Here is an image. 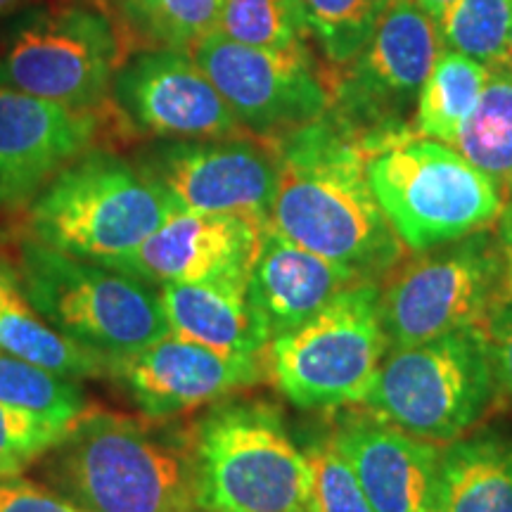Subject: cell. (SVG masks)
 Returning a JSON list of instances; mask_svg holds the SVG:
<instances>
[{
	"instance_id": "obj_1",
	"label": "cell",
	"mask_w": 512,
	"mask_h": 512,
	"mask_svg": "<svg viewBox=\"0 0 512 512\" xmlns=\"http://www.w3.org/2000/svg\"><path fill=\"white\" fill-rule=\"evenodd\" d=\"M278 159V188L266 226L370 280H382L403 256L366 178V147L328 112L268 143Z\"/></svg>"
},
{
	"instance_id": "obj_2",
	"label": "cell",
	"mask_w": 512,
	"mask_h": 512,
	"mask_svg": "<svg viewBox=\"0 0 512 512\" xmlns=\"http://www.w3.org/2000/svg\"><path fill=\"white\" fill-rule=\"evenodd\" d=\"M88 406L31 467L83 512H181L195 501L190 434Z\"/></svg>"
},
{
	"instance_id": "obj_3",
	"label": "cell",
	"mask_w": 512,
	"mask_h": 512,
	"mask_svg": "<svg viewBox=\"0 0 512 512\" xmlns=\"http://www.w3.org/2000/svg\"><path fill=\"white\" fill-rule=\"evenodd\" d=\"M195 501L216 512H309L311 467L278 406L228 396L188 430Z\"/></svg>"
},
{
	"instance_id": "obj_4",
	"label": "cell",
	"mask_w": 512,
	"mask_h": 512,
	"mask_svg": "<svg viewBox=\"0 0 512 512\" xmlns=\"http://www.w3.org/2000/svg\"><path fill=\"white\" fill-rule=\"evenodd\" d=\"M176 204L136 162L86 150L27 204L31 238L76 259L110 266L143 245Z\"/></svg>"
},
{
	"instance_id": "obj_5",
	"label": "cell",
	"mask_w": 512,
	"mask_h": 512,
	"mask_svg": "<svg viewBox=\"0 0 512 512\" xmlns=\"http://www.w3.org/2000/svg\"><path fill=\"white\" fill-rule=\"evenodd\" d=\"M366 178L384 219L408 252L448 245L494 228L503 190L456 147L415 131L366 152Z\"/></svg>"
},
{
	"instance_id": "obj_6",
	"label": "cell",
	"mask_w": 512,
	"mask_h": 512,
	"mask_svg": "<svg viewBox=\"0 0 512 512\" xmlns=\"http://www.w3.org/2000/svg\"><path fill=\"white\" fill-rule=\"evenodd\" d=\"M12 273L38 318L107 356H133L169 335L157 287L119 268L24 238Z\"/></svg>"
},
{
	"instance_id": "obj_7",
	"label": "cell",
	"mask_w": 512,
	"mask_h": 512,
	"mask_svg": "<svg viewBox=\"0 0 512 512\" xmlns=\"http://www.w3.org/2000/svg\"><path fill=\"white\" fill-rule=\"evenodd\" d=\"M124 57L98 5H29L0 27V86L76 112L102 110Z\"/></svg>"
},
{
	"instance_id": "obj_8",
	"label": "cell",
	"mask_w": 512,
	"mask_h": 512,
	"mask_svg": "<svg viewBox=\"0 0 512 512\" xmlns=\"http://www.w3.org/2000/svg\"><path fill=\"white\" fill-rule=\"evenodd\" d=\"M380 283L351 285L299 328L271 339L268 380L292 406L337 411L366 401L389 351Z\"/></svg>"
},
{
	"instance_id": "obj_9",
	"label": "cell",
	"mask_w": 512,
	"mask_h": 512,
	"mask_svg": "<svg viewBox=\"0 0 512 512\" xmlns=\"http://www.w3.org/2000/svg\"><path fill=\"white\" fill-rule=\"evenodd\" d=\"M363 406L375 418L432 444L465 437L494 406L482 328L389 349Z\"/></svg>"
},
{
	"instance_id": "obj_10",
	"label": "cell",
	"mask_w": 512,
	"mask_h": 512,
	"mask_svg": "<svg viewBox=\"0 0 512 512\" xmlns=\"http://www.w3.org/2000/svg\"><path fill=\"white\" fill-rule=\"evenodd\" d=\"M501 304V252L494 228L399 261L380 283L389 349L482 328Z\"/></svg>"
},
{
	"instance_id": "obj_11",
	"label": "cell",
	"mask_w": 512,
	"mask_h": 512,
	"mask_svg": "<svg viewBox=\"0 0 512 512\" xmlns=\"http://www.w3.org/2000/svg\"><path fill=\"white\" fill-rule=\"evenodd\" d=\"M444 50L439 22L413 0H392L366 50L332 69V107L356 131L366 152L382 140L413 131L422 86Z\"/></svg>"
},
{
	"instance_id": "obj_12",
	"label": "cell",
	"mask_w": 512,
	"mask_h": 512,
	"mask_svg": "<svg viewBox=\"0 0 512 512\" xmlns=\"http://www.w3.org/2000/svg\"><path fill=\"white\" fill-rule=\"evenodd\" d=\"M192 57L249 136L275 143L330 112L332 69L313 60L309 46L252 48L211 31Z\"/></svg>"
},
{
	"instance_id": "obj_13",
	"label": "cell",
	"mask_w": 512,
	"mask_h": 512,
	"mask_svg": "<svg viewBox=\"0 0 512 512\" xmlns=\"http://www.w3.org/2000/svg\"><path fill=\"white\" fill-rule=\"evenodd\" d=\"M136 164L176 209L268 223L278 188V159L264 140H157L138 152Z\"/></svg>"
},
{
	"instance_id": "obj_14",
	"label": "cell",
	"mask_w": 512,
	"mask_h": 512,
	"mask_svg": "<svg viewBox=\"0 0 512 512\" xmlns=\"http://www.w3.org/2000/svg\"><path fill=\"white\" fill-rule=\"evenodd\" d=\"M110 100L128 131L155 140L249 136L188 50L143 48L126 55Z\"/></svg>"
},
{
	"instance_id": "obj_15",
	"label": "cell",
	"mask_w": 512,
	"mask_h": 512,
	"mask_svg": "<svg viewBox=\"0 0 512 512\" xmlns=\"http://www.w3.org/2000/svg\"><path fill=\"white\" fill-rule=\"evenodd\" d=\"M266 377V354L230 356L174 335L121 358L114 373L140 415L152 420H174L242 394Z\"/></svg>"
},
{
	"instance_id": "obj_16",
	"label": "cell",
	"mask_w": 512,
	"mask_h": 512,
	"mask_svg": "<svg viewBox=\"0 0 512 512\" xmlns=\"http://www.w3.org/2000/svg\"><path fill=\"white\" fill-rule=\"evenodd\" d=\"M264 228V223L242 216L176 209L143 245L110 266L155 287L247 280Z\"/></svg>"
},
{
	"instance_id": "obj_17",
	"label": "cell",
	"mask_w": 512,
	"mask_h": 512,
	"mask_svg": "<svg viewBox=\"0 0 512 512\" xmlns=\"http://www.w3.org/2000/svg\"><path fill=\"white\" fill-rule=\"evenodd\" d=\"M98 131L95 112L0 86V211L27 207L57 171L91 150Z\"/></svg>"
},
{
	"instance_id": "obj_18",
	"label": "cell",
	"mask_w": 512,
	"mask_h": 512,
	"mask_svg": "<svg viewBox=\"0 0 512 512\" xmlns=\"http://www.w3.org/2000/svg\"><path fill=\"white\" fill-rule=\"evenodd\" d=\"M375 512H432L441 448L373 413L344 415L330 434Z\"/></svg>"
},
{
	"instance_id": "obj_19",
	"label": "cell",
	"mask_w": 512,
	"mask_h": 512,
	"mask_svg": "<svg viewBox=\"0 0 512 512\" xmlns=\"http://www.w3.org/2000/svg\"><path fill=\"white\" fill-rule=\"evenodd\" d=\"M361 280L370 278L294 245L266 226L247 278V297L273 339L299 328Z\"/></svg>"
},
{
	"instance_id": "obj_20",
	"label": "cell",
	"mask_w": 512,
	"mask_h": 512,
	"mask_svg": "<svg viewBox=\"0 0 512 512\" xmlns=\"http://www.w3.org/2000/svg\"><path fill=\"white\" fill-rule=\"evenodd\" d=\"M169 335L230 356H264L271 335L247 297V280L159 285Z\"/></svg>"
},
{
	"instance_id": "obj_21",
	"label": "cell",
	"mask_w": 512,
	"mask_h": 512,
	"mask_svg": "<svg viewBox=\"0 0 512 512\" xmlns=\"http://www.w3.org/2000/svg\"><path fill=\"white\" fill-rule=\"evenodd\" d=\"M432 512H512V441L496 434L451 441L439 458Z\"/></svg>"
},
{
	"instance_id": "obj_22",
	"label": "cell",
	"mask_w": 512,
	"mask_h": 512,
	"mask_svg": "<svg viewBox=\"0 0 512 512\" xmlns=\"http://www.w3.org/2000/svg\"><path fill=\"white\" fill-rule=\"evenodd\" d=\"M0 349L69 380L114 377L121 361L55 330L38 318L29 304L0 316Z\"/></svg>"
},
{
	"instance_id": "obj_23",
	"label": "cell",
	"mask_w": 512,
	"mask_h": 512,
	"mask_svg": "<svg viewBox=\"0 0 512 512\" xmlns=\"http://www.w3.org/2000/svg\"><path fill=\"white\" fill-rule=\"evenodd\" d=\"M451 147L503 195L512 190V60L489 67L475 110L467 114Z\"/></svg>"
},
{
	"instance_id": "obj_24",
	"label": "cell",
	"mask_w": 512,
	"mask_h": 512,
	"mask_svg": "<svg viewBox=\"0 0 512 512\" xmlns=\"http://www.w3.org/2000/svg\"><path fill=\"white\" fill-rule=\"evenodd\" d=\"M486 76L489 67H484L482 62L451 48L441 50L420 91L413 131L451 145L467 114L475 110Z\"/></svg>"
},
{
	"instance_id": "obj_25",
	"label": "cell",
	"mask_w": 512,
	"mask_h": 512,
	"mask_svg": "<svg viewBox=\"0 0 512 512\" xmlns=\"http://www.w3.org/2000/svg\"><path fill=\"white\" fill-rule=\"evenodd\" d=\"M133 38L145 48L188 50L219 29L223 0H114Z\"/></svg>"
},
{
	"instance_id": "obj_26",
	"label": "cell",
	"mask_w": 512,
	"mask_h": 512,
	"mask_svg": "<svg viewBox=\"0 0 512 512\" xmlns=\"http://www.w3.org/2000/svg\"><path fill=\"white\" fill-rule=\"evenodd\" d=\"M392 0H299L309 38L332 69L347 67L373 38Z\"/></svg>"
},
{
	"instance_id": "obj_27",
	"label": "cell",
	"mask_w": 512,
	"mask_h": 512,
	"mask_svg": "<svg viewBox=\"0 0 512 512\" xmlns=\"http://www.w3.org/2000/svg\"><path fill=\"white\" fill-rule=\"evenodd\" d=\"M0 403L24 408L41 418L72 425L88 408L79 380L48 373L0 349Z\"/></svg>"
},
{
	"instance_id": "obj_28",
	"label": "cell",
	"mask_w": 512,
	"mask_h": 512,
	"mask_svg": "<svg viewBox=\"0 0 512 512\" xmlns=\"http://www.w3.org/2000/svg\"><path fill=\"white\" fill-rule=\"evenodd\" d=\"M439 29L446 48L484 67L512 60V0H453Z\"/></svg>"
},
{
	"instance_id": "obj_29",
	"label": "cell",
	"mask_w": 512,
	"mask_h": 512,
	"mask_svg": "<svg viewBox=\"0 0 512 512\" xmlns=\"http://www.w3.org/2000/svg\"><path fill=\"white\" fill-rule=\"evenodd\" d=\"M216 31L252 48L287 50L309 41L299 0H223Z\"/></svg>"
},
{
	"instance_id": "obj_30",
	"label": "cell",
	"mask_w": 512,
	"mask_h": 512,
	"mask_svg": "<svg viewBox=\"0 0 512 512\" xmlns=\"http://www.w3.org/2000/svg\"><path fill=\"white\" fill-rule=\"evenodd\" d=\"M306 458L311 467L309 512H375L335 439L313 441Z\"/></svg>"
},
{
	"instance_id": "obj_31",
	"label": "cell",
	"mask_w": 512,
	"mask_h": 512,
	"mask_svg": "<svg viewBox=\"0 0 512 512\" xmlns=\"http://www.w3.org/2000/svg\"><path fill=\"white\" fill-rule=\"evenodd\" d=\"M69 425L0 403V475H24L57 444Z\"/></svg>"
},
{
	"instance_id": "obj_32",
	"label": "cell",
	"mask_w": 512,
	"mask_h": 512,
	"mask_svg": "<svg viewBox=\"0 0 512 512\" xmlns=\"http://www.w3.org/2000/svg\"><path fill=\"white\" fill-rule=\"evenodd\" d=\"M489 349L494 403L512 413V302L498 304L482 325Z\"/></svg>"
},
{
	"instance_id": "obj_33",
	"label": "cell",
	"mask_w": 512,
	"mask_h": 512,
	"mask_svg": "<svg viewBox=\"0 0 512 512\" xmlns=\"http://www.w3.org/2000/svg\"><path fill=\"white\" fill-rule=\"evenodd\" d=\"M0 512H83L50 486L24 475H0Z\"/></svg>"
},
{
	"instance_id": "obj_34",
	"label": "cell",
	"mask_w": 512,
	"mask_h": 512,
	"mask_svg": "<svg viewBox=\"0 0 512 512\" xmlns=\"http://www.w3.org/2000/svg\"><path fill=\"white\" fill-rule=\"evenodd\" d=\"M501 252V304L512 302V190L503 195V209L494 226Z\"/></svg>"
},
{
	"instance_id": "obj_35",
	"label": "cell",
	"mask_w": 512,
	"mask_h": 512,
	"mask_svg": "<svg viewBox=\"0 0 512 512\" xmlns=\"http://www.w3.org/2000/svg\"><path fill=\"white\" fill-rule=\"evenodd\" d=\"M19 306H27V299L19 292L15 273L8 268H0V316L10 309H19Z\"/></svg>"
},
{
	"instance_id": "obj_36",
	"label": "cell",
	"mask_w": 512,
	"mask_h": 512,
	"mask_svg": "<svg viewBox=\"0 0 512 512\" xmlns=\"http://www.w3.org/2000/svg\"><path fill=\"white\" fill-rule=\"evenodd\" d=\"M29 5H34V0H0V24H5Z\"/></svg>"
},
{
	"instance_id": "obj_37",
	"label": "cell",
	"mask_w": 512,
	"mask_h": 512,
	"mask_svg": "<svg viewBox=\"0 0 512 512\" xmlns=\"http://www.w3.org/2000/svg\"><path fill=\"white\" fill-rule=\"evenodd\" d=\"M415 5H420L422 10L427 12V15L434 17L439 22L441 17H444V12L448 10V5L453 3V0H413Z\"/></svg>"
},
{
	"instance_id": "obj_38",
	"label": "cell",
	"mask_w": 512,
	"mask_h": 512,
	"mask_svg": "<svg viewBox=\"0 0 512 512\" xmlns=\"http://www.w3.org/2000/svg\"><path fill=\"white\" fill-rule=\"evenodd\" d=\"M181 512H216V510H211V508H207V505H200V503H192V505H188V508H183Z\"/></svg>"
},
{
	"instance_id": "obj_39",
	"label": "cell",
	"mask_w": 512,
	"mask_h": 512,
	"mask_svg": "<svg viewBox=\"0 0 512 512\" xmlns=\"http://www.w3.org/2000/svg\"><path fill=\"white\" fill-rule=\"evenodd\" d=\"M76 3H88V5H102V3H114V0H76Z\"/></svg>"
},
{
	"instance_id": "obj_40",
	"label": "cell",
	"mask_w": 512,
	"mask_h": 512,
	"mask_svg": "<svg viewBox=\"0 0 512 512\" xmlns=\"http://www.w3.org/2000/svg\"><path fill=\"white\" fill-rule=\"evenodd\" d=\"M510 55H512V36H510Z\"/></svg>"
}]
</instances>
